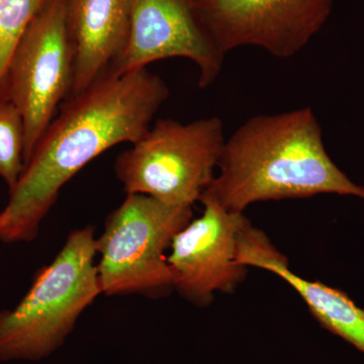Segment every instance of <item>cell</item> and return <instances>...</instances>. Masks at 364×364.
I'll list each match as a JSON object with an SVG mask.
<instances>
[{
	"mask_svg": "<svg viewBox=\"0 0 364 364\" xmlns=\"http://www.w3.org/2000/svg\"><path fill=\"white\" fill-rule=\"evenodd\" d=\"M168 97L166 82L144 68L102 79L66 100L9 191L0 242L35 241L67 182L105 151L140 140Z\"/></svg>",
	"mask_w": 364,
	"mask_h": 364,
	"instance_id": "obj_1",
	"label": "cell"
},
{
	"mask_svg": "<svg viewBox=\"0 0 364 364\" xmlns=\"http://www.w3.org/2000/svg\"><path fill=\"white\" fill-rule=\"evenodd\" d=\"M218 168L219 176L203 195L230 212L330 193L364 200V188L328 154L322 128L309 107L247 119L226 139Z\"/></svg>",
	"mask_w": 364,
	"mask_h": 364,
	"instance_id": "obj_2",
	"label": "cell"
},
{
	"mask_svg": "<svg viewBox=\"0 0 364 364\" xmlns=\"http://www.w3.org/2000/svg\"><path fill=\"white\" fill-rule=\"evenodd\" d=\"M95 229L67 236L51 263L41 267L23 299L0 310V361H39L65 343L83 312L102 294Z\"/></svg>",
	"mask_w": 364,
	"mask_h": 364,
	"instance_id": "obj_3",
	"label": "cell"
},
{
	"mask_svg": "<svg viewBox=\"0 0 364 364\" xmlns=\"http://www.w3.org/2000/svg\"><path fill=\"white\" fill-rule=\"evenodd\" d=\"M193 219V208L128 193L95 237L98 282L107 296L166 298L174 291L166 251Z\"/></svg>",
	"mask_w": 364,
	"mask_h": 364,
	"instance_id": "obj_4",
	"label": "cell"
},
{
	"mask_svg": "<svg viewBox=\"0 0 364 364\" xmlns=\"http://www.w3.org/2000/svg\"><path fill=\"white\" fill-rule=\"evenodd\" d=\"M225 143L220 117L188 124L158 119L117 157L114 172L127 195L140 193L167 205L193 208L214 181Z\"/></svg>",
	"mask_w": 364,
	"mask_h": 364,
	"instance_id": "obj_5",
	"label": "cell"
},
{
	"mask_svg": "<svg viewBox=\"0 0 364 364\" xmlns=\"http://www.w3.org/2000/svg\"><path fill=\"white\" fill-rule=\"evenodd\" d=\"M75 50L66 0H48L18 41L7 75V95L25 122V166L60 107L70 97Z\"/></svg>",
	"mask_w": 364,
	"mask_h": 364,
	"instance_id": "obj_6",
	"label": "cell"
},
{
	"mask_svg": "<svg viewBox=\"0 0 364 364\" xmlns=\"http://www.w3.org/2000/svg\"><path fill=\"white\" fill-rule=\"evenodd\" d=\"M203 31L223 56L256 47L275 58L296 56L332 13L334 0H191Z\"/></svg>",
	"mask_w": 364,
	"mask_h": 364,
	"instance_id": "obj_7",
	"label": "cell"
},
{
	"mask_svg": "<svg viewBox=\"0 0 364 364\" xmlns=\"http://www.w3.org/2000/svg\"><path fill=\"white\" fill-rule=\"evenodd\" d=\"M202 215L174 237L167 255L174 291L198 308H207L215 293L232 294L247 275L237 262L239 235L249 220L202 195Z\"/></svg>",
	"mask_w": 364,
	"mask_h": 364,
	"instance_id": "obj_8",
	"label": "cell"
},
{
	"mask_svg": "<svg viewBox=\"0 0 364 364\" xmlns=\"http://www.w3.org/2000/svg\"><path fill=\"white\" fill-rule=\"evenodd\" d=\"M169 58L193 62L198 86L207 88L219 77L225 57L208 39L191 0H130L128 44L114 76Z\"/></svg>",
	"mask_w": 364,
	"mask_h": 364,
	"instance_id": "obj_9",
	"label": "cell"
},
{
	"mask_svg": "<svg viewBox=\"0 0 364 364\" xmlns=\"http://www.w3.org/2000/svg\"><path fill=\"white\" fill-rule=\"evenodd\" d=\"M237 262L246 267L267 270L284 279L303 299L318 324L364 355V309L341 289L303 279L294 273L286 256L273 245L264 232L251 223L239 235Z\"/></svg>",
	"mask_w": 364,
	"mask_h": 364,
	"instance_id": "obj_10",
	"label": "cell"
},
{
	"mask_svg": "<svg viewBox=\"0 0 364 364\" xmlns=\"http://www.w3.org/2000/svg\"><path fill=\"white\" fill-rule=\"evenodd\" d=\"M66 16L75 50L71 97L114 76L128 44L130 0H66Z\"/></svg>",
	"mask_w": 364,
	"mask_h": 364,
	"instance_id": "obj_11",
	"label": "cell"
},
{
	"mask_svg": "<svg viewBox=\"0 0 364 364\" xmlns=\"http://www.w3.org/2000/svg\"><path fill=\"white\" fill-rule=\"evenodd\" d=\"M48 0H0V102L9 100L7 75L14 49Z\"/></svg>",
	"mask_w": 364,
	"mask_h": 364,
	"instance_id": "obj_12",
	"label": "cell"
},
{
	"mask_svg": "<svg viewBox=\"0 0 364 364\" xmlns=\"http://www.w3.org/2000/svg\"><path fill=\"white\" fill-rule=\"evenodd\" d=\"M25 122L11 100L0 102V178L9 191L25 169Z\"/></svg>",
	"mask_w": 364,
	"mask_h": 364,
	"instance_id": "obj_13",
	"label": "cell"
}]
</instances>
